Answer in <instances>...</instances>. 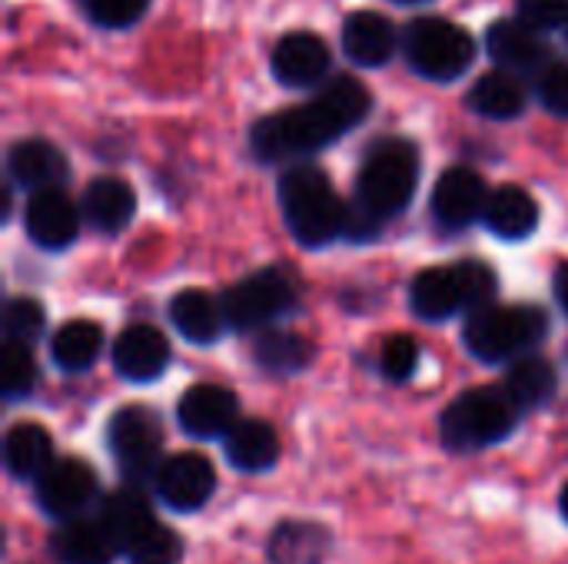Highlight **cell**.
Returning <instances> with one entry per match:
<instances>
[{
	"label": "cell",
	"instance_id": "8992f818",
	"mask_svg": "<svg viewBox=\"0 0 568 564\" xmlns=\"http://www.w3.org/2000/svg\"><path fill=\"white\" fill-rule=\"evenodd\" d=\"M403 53L409 66L436 83L463 76L476 60V37L446 17H416L403 30Z\"/></svg>",
	"mask_w": 568,
	"mask_h": 564
},
{
	"label": "cell",
	"instance_id": "e0dca14e",
	"mask_svg": "<svg viewBox=\"0 0 568 564\" xmlns=\"http://www.w3.org/2000/svg\"><path fill=\"white\" fill-rule=\"evenodd\" d=\"M399 43L403 40H399L393 20L379 10H353L343 20V50L359 66L389 63Z\"/></svg>",
	"mask_w": 568,
	"mask_h": 564
},
{
	"label": "cell",
	"instance_id": "44dd1931",
	"mask_svg": "<svg viewBox=\"0 0 568 564\" xmlns=\"http://www.w3.org/2000/svg\"><path fill=\"white\" fill-rule=\"evenodd\" d=\"M170 322L193 346L216 342L223 336V329L230 326L223 299L210 296L206 289H183V293H176L173 302H170Z\"/></svg>",
	"mask_w": 568,
	"mask_h": 564
},
{
	"label": "cell",
	"instance_id": "ffe728a7",
	"mask_svg": "<svg viewBox=\"0 0 568 564\" xmlns=\"http://www.w3.org/2000/svg\"><path fill=\"white\" fill-rule=\"evenodd\" d=\"M80 213L97 233H120L130 226V219L136 213V193L120 176H97L83 189Z\"/></svg>",
	"mask_w": 568,
	"mask_h": 564
},
{
	"label": "cell",
	"instance_id": "3957f363",
	"mask_svg": "<svg viewBox=\"0 0 568 564\" xmlns=\"http://www.w3.org/2000/svg\"><path fill=\"white\" fill-rule=\"evenodd\" d=\"M419 186V150L403 136L379 140L356 176V209L369 216L376 226L399 216Z\"/></svg>",
	"mask_w": 568,
	"mask_h": 564
},
{
	"label": "cell",
	"instance_id": "9c48e42d",
	"mask_svg": "<svg viewBox=\"0 0 568 564\" xmlns=\"http://www.w3.org/2000/svg\"><path fill=\"white\" fill-rule=\"evenodd\" d=\"M106 442H110V452L126 482L140 485L146 479H156V472L163 465L160 462L163 429L150 409H140V406L120 409L106 425Z\"/></svg>",
	"mask_w": 568,
	"mask_h": 564
},
{
	"label": "cell",
	"instance_id": "2e32d148",
	"mask_svg": "<svg viewBox=\"0 0 568 564\" xmlns=\"http://www.w3.org/2000/svg\"><path fill=\"white\" fill-rule=\"evenodd\" d=\"M113 369L130 379V382H153L163 376V369L170 366V342L166 336L150 326V322H136L130 329H123L110 349Z\"/></svg>",
	"mask_w": 568,
	"mask_h": 564
},
{
	"label": "cell",
	"instance_id": "60d3db41",
	"mask_svg": "<svg viewBox=\"0 0 568 564\" xmlns=\"http://www.w3.org/2000/svg\"><path fill=\"white\" fill-rule=\"evenodd\" d=\"M399 3H426V0H399Z\"/></svg>",
	"mask_w": 568,
	"mask_h": 564
},
{
	"label": "cell",
	"instance_id": "d4e9b609",
	"mask_svg": "<svg viewBox=\"0 0 568 564\" xmlns=\"http://www.w3.org/2000/svg\"><path fill=\"white\" fill-rule=\"evenodd\" d=\"M53 442L37 422H17L3 439V465L13 479L37 482L53 465Z\"/></svg>",
	"mask_w": 568,
	"mask_h": 564
},
{
	"label": "cell",
	"instance_id": "603a6c76",
	"mask_svg": "<svg viewBox=\"0 0 568 564\" xmlns=\"http://www.w3.org/2000/svg\"><path fill=\"white\" fill-rule=\"evenodd\" d=\"M483 223H486L499 239L519 243V239H526V236L536 233V226H539V203L532 199L529 189H523V186H516V183L499 186V189L489 193Z\"/></svg>",
	"mask_w": 568,
	"mask_h": 564
},
{
	"label": "cell",
	"instance_id": "d6986e66",
	"mask_svg": "<svg viewBox=\"0 0 568 564\" xmlns=\"http://www.w3.org/2000/svg\"><path fill=\"white\" fill-rule=\"evenodd\" d=\"M7 170H10V180L23 189H57L70 166H67V156L50 143V140H40V136H30V140H20L10 146L7 153Z\"/></svg>",
	"mask_w": 568,
	"mask_h": 564
},
{
	"label": "cell",
	"instance_id": "30bf717a",
	"mask_svg": "<svg viewBox=\"0 0 568 564\" xmlns=\"http://www.w3.org/2000/svg\"><path fill=\"white\" fill-rule=\"evenodd\" d=\"M33 485L40 509L60 522L87 519V509L97 499V472L80 459H57Z\"/></svg>",
	"mask_w": 568,
	"mask_h": 564
},
{
	"label": "cell",
	"instance_id": "ac0fdd59",
	"mask_svg": "<svg viewBox=\"0 0 568 564\" xmlns=\"http://www.w3.org/2000/svg\"><path fill=\"white\" fill-rule=\"evenodd\" d=\"M486 50L499 63V70H509V73H529V70H542L549 63V47H546L542 33H536L523 20L503 17V20L489 23Z\"/></svg>",
	"mask_w": 568,
	"mask_h": 564
},
{
	"label": "cell",
	"instance_id": "7a4b0ae2",
	"mask_svg": "<svg viewBox=\"0 0 568 564\" xmlns=\"http://www.w3.org/2000/svg\"><path fill=\"white\" fill-rule=\"evenodd\" d=\"M280 206L293 239L306 249H320L346 236L349 206L339 199L329 176L313 163H293L280 176Z\"/></svg>",
	"mask_w": 568,
	"mask_h": 564
},
{
	"label": "cell",
	"instance_id": "8d00e7d4",
	"mask_svg": "<svg viewBox=\"0 0 568 564\" xmlns=\"http://www.w3.org/2000/svg\"><path fill=\"white\" fill-rule=\"evenodd\" d=\"M516 20L536 33L559 30L568 23V0H516Z\"/></svg>",
	"mask_w": 568,
	"mask_h": 564
},
{
	"label": "cell",
	"instance_id": "5bb4252c",
	"mask_svg": "<svg viewBox=\"0 0 568 564\" xmlns=\"http://www.w3.org/2000/svg\"><path fill=\"white\" fill-rule=\"evenodd\" d=\"M489 203V189L486 180L469 170V166H453L436 180L433 189V216L446 226V229H466L476 219H483Z\"/></svg>",
	"mask_w": 568,
	"mask_h": 564
},
{
	"label": "cell",
	"instance_id": "e575fe53",
	"mask_svg": "<svg viewBox=\"0 0 568 564\" xmlns=\"http://www.w3.org/2000/svg\"><path fill=\"white\" fill-rule=\"evenodd\" d=\"M83 7L97 27L123 30V27H133L146 13L150 0H83Z\"/></svg>",
	"mask_w": 568,
	"mask_h": 564
},
{
	"label": "cell",
	"instance_id": "484cf974",
	"mask_svg": "<svg viewBox=\"0 0 568 564\" xmlns=\"http://www.w3.org/2000/svg\"><path fill=\"white\" fill-rule=\"evenodd\" d=\"M226 459L240 472H266L280 459V435L263 419H240L226 435Z\"/></svg>",
	"mask_w": 568,
	"mask_h": 564
},
{
	"label": "cell",
	"instance_id": "4dcf8cb0",
	"mask_svg": "<svg viewBox=\"0 0 568 564\" xmlns=\"http://www.w3.org/2000/svg\"><path fill=\"white\" fill-rule=\"evenodd\" d=\"M556 366L542 356H519L509 372H506V392L513 396V402L519 409H536L542 402H549V396L556 392Z\"/></svg>",
	"mask_w": 568,
	"mask_h": 564
},
{
	"label": "cell",
	"instance_id": "5b68a950",
	"mask_svg": "<svg viewBox=\"0 0 568 564\" xmlns=\"http://www.w3.org/2000/svg\"><path fill=\"white\" fill-rule=\"evenodd\" d=\"M549 329V316L536 306H486L466 319L463 339L483 362H506L536 349Z\"/></svg>",
	"mask_w": 568,
	"mask_h": 564
},
{
	"label": "cell",
	"instance_id": "d590c367",
	"mask_svg": "<svg viewBox=\"0 0 568 564\" xmlns=\"http://www.w3.org/2000/svg\"><path fill=\"white\" fill-rule=\"evenodd\" d=\"M379 366H383L386 379L406 382L416 372V366H419V342L413 336H393V339H386L383 356H379Z\"/></svg>",
	"mask_w": 568,
	"mask_h": 564
},
{
	"label": "cell",
	"instance_id": "7c38bea8",
	"mask_svg": "<svg viewBox=\"0 0 568 564\" xmlns=\"http://www.w3.org/2000/svg\"><path fill=\"white\" fill-rule=\"evenodd\" d=\"M329 63H333L329 47L313 30H293V33L280 37L270 53L273 76L290 90H306V86L326 83Z\"/></svg>",
	"mask_w": 568,
	"mask_h": 564
},
{
	"label": "cell",
	"instance_id": "277c9868",
	"mask_svg": "<svg viewBox=\"0 0 568 564\" xmlns=\"http://www.w3.org/2000/svg\"><path fill=\"white\" fill-rule=\"evenodd\" d=\"M496 296V276L486 263H453V266H433L423 269L413 279L409 302L413 312L426 322H446L456 312H476L493 306Z\"/></svg>",
	"mask_w": 568,
	"mask_h": 564
},
{
	"label": "cell",
	"instance_id": "836d02e7",
	"mask_svg": "<svg viewBox=\"0 0 568 564\" xmlns=\"http://www.w3.org/2000/svg\"><path fill=\"white\" fill-rule=\"evenodd\" d=\"M43 306L30 296H17L3 306V342L30 346L43 332Z\"/></svg>",
	"mask_w": 568,
	"mask_h": 564
},
{
	"label": "cell",
	"instance_id": "d6a6232c",
	"mask_svg": "<svg viewBox=\"0 0 568 564\" xmlns=\"http://www.w3.org/2000/svg\"><path fill=\"white\" fill-rule=\"evenodd\" d=\"M123 555L130 564H176L183 555V545L173 529L153 522Z\"/></svg>",
	"mask_w": 568,
	"mask_h": 564
},
{
	"label": "cell",
	"instance_id": "4316f807",
	"mask_svg": "<svg viewBox=\"0 0 568 564\" xmlns=\"http://www.w3.org/2000/svg\"><path fill=\"white\" fill-rule=\"evenodd\" d=\"M333 539L316 522H283L270 539V562L273 564H323L329 558Z\"/></svg>",
	"mask_w": 568,
	"mask_h": 564
},
{
	"label": "cell",
	"instance_id": "6da1fadb",
	"mask_svg": "<svg viewBox=\"0 0 568 564\" xmlns=\"http://www.w3.org/2000/svg\"><path fill=\"white\" fill-rule=\"evenodd\" d=\"M373 106L369 90L356 76H329L313 100L256 120L250 133L253 156L263 163L293 160L336 143L343 133L359 126Z\"/></svg>",
	"mask_w": 568,
	"mask_h": 564
},
{
	"label": "cell",
	"instance_id": "b9f144b4",
	"mask_svg": "<svg viewBox=\"0 0 568 564\" xmlns=\"http://www.w3.org/2000/svg\"><path fill=\"white\" fill-rule=\"evenodd\" d=\"M566 37H568V23H566Z\"/></svg>",
	"mask_w": 568,
	"mask_h": 564
},
{
	"label": "cell",
	"instance_id": "7402d4cb",
	"mask_svg": "<svg viewBox=\"0 0 568 564\" xmlns=\"http://www.w3.org/2000/svg\"><path fill=\"white\" fill-rule=\"evenodd\" d=\"M50 552L60 564H113V558L120 555L116 542L110 539L100 519L63 522L50 539Z\"/></svg>",
	"mask_w": 568,
	"mask_h": 564
},
{
	"label": "cell",
	"instance_id": "f35d334b",
	"mask_svg": "<svg viewBox=\"0 0 568 564\" xmlns=\"http://www.w3.org/2000/svg\"><path fill=\"white\" fill-rule=\"evenodd\" d=\"M556 289H559L562 309H566V312H568V269H566V273H562V276H559V286H556Z\"/></svg>",
	"mask_w": 568,
	"mask_h": 564
},
{
	"label": "cell",
	"instance_id": "83f0119b",
	"mask_svg": "<svg viewBox=\"0 0 568 564\" xmlns=\"http://www.w3.org/2000/svg\"><path fill=\"white\" fill-rule=\"evenodd\" d=\"M103 352V329L90 319L63 322L50 339V359L63 372H87Z\"/></svg>",
	"mask_w": 568,
	"mask_h": 564
},
{
	"label": "cell",
	"instance_id": "cb8c5ba5",
	"mask_svg": "<svg viewBox=\"0 0 568 564\" xmlns=\"http://www.w3.org/2000/svg\"><path fill=\"white\" fill-rule=\"evenodd\" d=\"M469 106L479 113V116H489V120H516L526 113L529 106V90L526 83L519 80V73H509V70H489L483 73L473 90H469Z\"/></svg>",
	"mask_w": 568,
	"mask_h": 564
},
{
	"label": "cell",
	"instance_id": "9a60e30c",
	"mask_svg": "<svg viewBox=\"0 0 568 564\" xmlns=\"http://www.w3.org/2000/svg\"><path fill=\"white\" fill-rule=\"evenodd\" d=\"M80 216L83 213L77 209V203L57 186V189H40L27 199L23 226L40 249H67L80 233Z\"/></svg>",
	"mask_w": 568,
	"mask_h": 564
},
{
	"label": "cell",
	"instance_id": "f1b7e54d",
	"mask_svg": "<svg viewBox=\"0 0 568 564\" xmlns=\"http://www.w3.org/2000/svg\"><path fill=\"white\" fill-rule=\"evenodd\" d=\"M97 519L103 522V529L110 532V539L116 542L120 552H126V548L156 522L153 512H150V505H146V499H143L136 489H120V492H113V495L103 502V509H100Z\"/></svg>",
	"mask_w": 568,
	"mask_h": 564
},
{
	"label": "cell",
	"instance_id": "52a82bcc",
	"mask_svg": "<svg viewBox=\"0 0 568 564\" xmlns=\"http://www.w3.org/2000/svg\"><path fill=\"white\" fill-rule=\"evenodd\" d=\"M519 406L506 389H469L443 412V442L456 452H476L513 435Z\"/></svg>",
	"mask_w": 568,
	"mask_h": 564
},
{
	"label": "cell",
	"instance_id": "ba28073f",
	"mask_svg": "<svg viewBox=\"0 0 568 564\" xmlns=\"http://www.w3.org/2000/svg\"><path fill=\"white\" fill-rule=\"evenodd\" d=\"M296 283L283 269H260L226 289V322L240 332H260L296 306Z\"/></svg>",
	"mask_w": 568,
	"mask_h": 564
},
{
	"label": "cell",
	"instance_id": "4fadbf2b",
	"mask_svg": "<svg viewBox=\"0 0 568 564\" xmlns=\"http://www.w3.org/2000/svg\"><path fill=\"white\" fill-rule=\"evenodd\" d=\"M176 419L180 429L193 439H220L230 435L240 422V399L226 386L200 382L180 396Z\"/></svg>",
	"mask_w": 568,
	"mask_h": 564
},
{
	"label": "cell",
	"instance_id": "f546056e",
	"mask_svg": "<svg viewBox=\"0 0 568 564\" xmlns=\"http://www.w3.org/2000/svg\"><path fill=\"white\" fill-rule=\"evenodd\" d=\"M316 349L306 336L300 332H263L253 346V359L260 369L273 376H296L313 362Z\"/></svg>",
	"mask_w": 568,
	"mask_h": 564
},
{
	"label": "cell",
	"instance_id": "ab89813d",
	"mask_svg": "<svg viewBox=\"0 0 568 564\" xmlns=\"http://www.w3.org/2000/svg\"><path fill=\"white\" fill-rule=\"evenodd\" d=\"M559 509H562V515L568 519V485L562 489V495H559Z\"/></svg>",
	"mask_w": 568,
	"mask_h": 564
},
{
	"label": "cell",
	"instance_id": "1f68e13d",
	"mask_svg": "<svg viewBox=\"0 0 568 564\" xmlns=\"http://www.w3.org/2000/svg\"><path fill=\"white\" fill-rule=\"evenodd\" d=\"M37 386V362L30 356V346L3 342L0 349V392L3 399H27Z\"/></svg>",
	"mask_w": 568,
	"mask_h": 564
},
{
	"label": "cell",
	"instance_id": "74e56055",
	"mask_svg": "<svg viewBox=\"0 0 568 564\" xmlns=\"http://www.w3.org/2000/svg\"><path fill=\"white\" fill-rule=\"evenodd\" d=\"M539 100L549 113L568 116V63L566 60H549L539 70Z\"/></svg>",
	"mask_w": 568,
	"mask_h": 564
},
{
	"label": "cell",
	"instance_id": "8fae6325",
	"mask_svg": "<svg viewBox=\"0 0 568 564\" xmlns=\"http://www.w3.org/2000/svg\"><path fill=\"white\" fill-rule=\"evenodd\" d=\"M156 495L173 512H196L203 509L216 492V472L206 455L200 452H180L163 459L156 479Z\"/></svg>",
	"mask_w": 568,
	"mask_h": 564
}]
</instances>
